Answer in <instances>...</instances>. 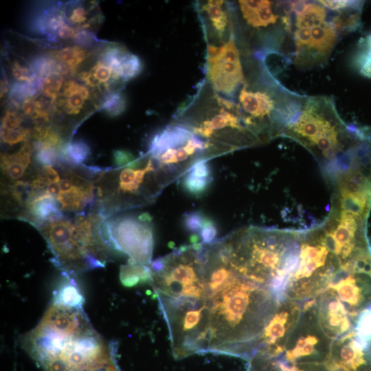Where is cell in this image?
Instances as JSON below:
<instances>
[{"instance_id": "6da1fadb", "label": "cell", "mask_w": 371, "mask_h": 371, "mask_svg": "<svg viewBox=\"0 0 371 371\" xmlns=\"http://www.w3.org/2000/svg\"><path fill=\"white\" fill-rule=\"evenodd\" d=\"M200 271L203 291L198 301L204 353L247 362L259 349L282 302L269 288L240 271L221 243L207 249Z\"/></svg>"}, {"instance_id": "7a4b0ae2", "label": "cell", "mask_w": 371, "mask_h": 371, "mask_svg": "<svg viewBox=\"0 0 371 371\" xmlns=\"http://www.w3.org/2000/svg\"><path fill=\"white\" fill-rule=\"evenodd\" d=\"M23 346L46 371H102L115 363L82 307L54 301L25 336Z\"/></svg>"}, {"instance_id": "3957f363", "label": "cell", "mask_w": 371, "mask_h": 371, "mask_svg": "<svg viewBox=\"0 0 371 371\" xmlns=\"http://www.w3.org/2000/svg\"><path fill=\"white\" fill-rule=\"evenodd\" d=\"M341 269L340 258L325 242L323 224L302 230L299 263L287 297L302 303L317 297Z\"/></svg>"}, {"instance_id": "277c9868", "label": "cell", "mask_w": 371, "mask_h": 371, "mask_svg": "<svg viewBox=\"0 0 371 371\" xmlns=\"http://www.w3.org/2000/svg\"><path fill=\"white\" fill-rule=\"evenodd\" d=\"M332 343L319 324L313 298L302 303L301 315L277 356L293 364L325 363L330 359Z\"/></svg>"}, {"instance_id": "5b68a950", "label": "cell", "mask_w": 371, "mask_h": 371, "mask_svg": "<svg viewBox=\"0 0 371 371\" xmlns=\"http://www.w3.org/2000/svg\"><path fill=\"white\" fill-rule=\"evenodd\" d=\"M149 223L132 216H124L100 222L98 232L106 246L129 256V264L148 266L154 244Z\"/></svg>"}, {"instance_id": "8992f818", "label": "cell", "mask_w": 371, "mask_h": 371, "mask_svg": "<svg viewBox=\"0 0 371 371\" xmlns=\"http://www.w3.org/2000/svg\"><path fill=\"white\" fill-rule=\"evenodd\" d=\"M207 78L216 91L226 95L233 93L244 81L239 52L232 37L221 47L208 46Z\"/></svg>"}, {"instance_id": "52a82bcc", "label": "cell", "mask_w": 371, "mask_h": 371, "mask_svg": "<svg viewBox=\"0 0 371 371\" xmlns=\"http://www.w3.org/2000/svg\"><path fill=\"white\" fill-rule=\"evenodd\" d=\"M63 218L47 222L42 228L54 260L67 272L86 269L84 258L75 239V225Z\"/></svg>"}, {"instance_id": "ba28073f", "label": "cell", "mask_w": 371, "mask_h": 371, "mask_svg": "<svg viewBox=\"0 0 371 371\" xmlns=\"http://www.w3.org/2000/svg\"><path fill=\"white\" fill-rule=\"evenodd\" d=\"M302 311V302L290 298L280 302L265 330L259 349L253 357H271L281 354L286 339L299 319Z\"/></svg>"}, {"instance_id": "9c48e42d", "label": "cell", "mask_w": 371, "mask_h": 371, "mask_svg": "<svg viewBox=\"0 0 371 371\" xmlns=\"http://www.w3.org/2000/svg\"><path fill=\"white\" fill-rule=\"evenodd\" d=\"M315 307L319 324L333 341L353 330V322L346 306L329 289H324L315 297Z\"/></svg>"}, {"instance_id": "30bf717a", "label": "cell", "mask_w": 371, "mask_h": 371, "mask_svg": "<svg viewBox=\"0 0 371 371\" xmlns=\"http://www.w3.org/2000/svg\"><path fill=\"white\" fill-rule=\"evenodd\" d=\"M337 31L332 23H324L311 29L308 47L297 53L296 62L302 65L319 63L326 58L337 41Z\"/></svg>"}, {"instance_id": "8fae6325", "label": "cell", "mask_w": 371, "mask_h": 371, "mask_svg": "<svg viewBox=\"0 0 371 371\" xmlns=\"http://www.w3.org/2000/svg\"><path fill=\"white\" fill-rule=\"evenodd\" d=\"M67 23L65 8L58 4L43 8L36 11L30 19V30L45 36L48 41H57L59 29Z\"/></svg>"}, {"instance_id": "7c38bea8", "label": "cell", "mask_w": 371, "mask_h": 371, "mask_svg": "<svg viewBox=\"0 0 371 371\" xmlns=\"http://www.w3.org/2000/svg\"><path fill=\"white\" fill-rule=\"evenodd\" d=\"M194 133L182 126H169L155 135L150 143L148 153L151 157H158L170 148L184 146Z\"/></svg>"}, {"instance_id": "4fadbf2b", "label": "cell", "mask_w": 371, "mask_h": 371, "mask_svg": "<svg viewBox=\"0 0 371 371\" xmlns=\"http://www.w3.org/2000/svg\"><path fill=\"white\" fill-rule=\"evenodd\" d=\"M30 214L38 222H50L63 217L55 196L47 191L41 193L31 192L27 200Z\"/></svg>"}, {"instance_id": "5bb4252c", "label": "cell", "mask_w": 371, "mask_h": 371, "mask_svg": "<svg viewBox=\"0 0 371 371\" xmlns=\"http://www.w3.org/2000/svg\"><path fill=\"white\" fill-rule=\"evenodd\" d=\"M240 10L247 23L254 27H266L276 23L271 3L266 0L239 1Z\"/></svg>"}, {"instance_id": "9a60e30c", "label": "cell", "mask_w": 371, "mask_h": 371, "mask_svg": "<svg viewBox=\"0 0 371 371\" xmlns=\"http://www.w3.org/2000/svg\"><path fill=\"white\" fill-rule=\"evenodd\" d=\"M239 101L243 110L251 115V120L269 116L274 109V101L267 93L249 91L245 87L240 92Z\"/></svg>"}, {"instance_id": "2e32d148", "label": "cell", "mask_w": 371, "mask_h": 371, "mask_svg": "<svg viewBox=\"0 0 371 371\" xmlns=\"http://www.w3.org/2000/svg\"><path fill=\"white\" fill-rule=\"evenodd\" d=\"M64 99H58L54 103L62 106L66 113L69 115L78 114L83 108L85 102L90 98L88 89L74 80L67 81L61 93Z\"/></svg>"}, {"instance_id": "e0dca14e", "label": "cell", "mask_w": 371, "mask_h": 371, "mask_svg": "<svg viewBox=\"0 0 371 371\" xmlns=\"http://www.w3.org/2000/svg\"><path fill=\"white\" fill-rule=\"evenodd\" d=\"M240 110L229 111L221 109L219 113L213 115L210 120L204 121L199 126L193 128L194 134L204 137L212 136L214 131L221 130L227 127L232 129H243L240 124Z\"/></svg>"}, {"instance_id": "ac0fdd59", "label": "cell", "mask_w": 371, "mask_h": 371, "mask_svg": "<svg viewBox=\"0 0 371 371\" xmlns=\"http://www.w3.org/2000/svg\"><path fill=\"white\" fill-rule=\"evenodd\" d=\"M291 9L296 13L297 29H312L324 23L326 11L319 3L296 1L291 4Z\"/></svg>"}, {"instance_id": "d6986e66", "label": "cell", "mask_w": 371, "mask_h": 371, "mask_svg": "<svg viewBox=\"0 0 371 371\" xmlns=\"http://www.w3.org/2000/svg\"><path fill=\"white\" fill-rule=\"evenodd\" d=\"M93 189V186L87 182L81 186L74 183L72 188L68 192L60 191L56 196V199L60 205V209L78 210L87 204H91L95 199Z\"/></svg>"}, {"instance_id": "ffe728a7", "label": "cell", "mask_w": 371, "mask_h": 371, "mask_svg": "<svg viewBox=\"0 0 371 371\" xmlns=\"http://www.w3.org/2000/svg\"><path fill=\"white\" fill-rule=\"evenodd\" d=\"M31 155L32 146L28 142L14 154L1 155V166L3 172L12 180L20 179L31 162Z\"/></svg>"}, {"instance_id": "44dd1931", "label": "cell", "mask_w": 371, "mask_h": 371, "mask_svg": "<svg viewBox=\"0 0 371 371\" xmlns=\"http://www.w3.org/2000/svg\"><path fill=\"white\" fill-rule=\"evenodd\" d=\"M362 7L363 2L358 1L355 5L340 10L332 23L336 30L343 32L356 30L361 25Z\"/></svg>"}, {"instance_id": "7402d4cb", "label": "cell", "mask_w": 371, "mask_h": 371, "mask_svg": "<svg viewBox=\"0 0 371 371\" xmlns=\"http://www.w3.org/2000/svg\"><path fill=\"white\" fill-rule=\"evenodd\" d=\"M49 55L65 64L69 68L70 73L74 74L78 65L89 56V52L84 47L74 45L52 52Z\"/></svg>"}, {"instance_id": "603a6c76", "label": "cell", "mask_w": 371, "mask_h": 371, "mask_svg": "<svg viewBox=\"0 0 371 371\" xmlns=\"http://www.w3.org/2000/svg\"><path fill=\"white\" fill-rule=\"evenodd\" d=\"M353 337L363 348L371 349V304L364 307L355 319Z\"/></svg>"}, {"instance_id": "cb8c5ba5", "label": "cell", "mask_w": 371, "mask_h": 371, "mask_svg": "<svg viewBox=\"0 0 371 371\" xmlns=\"http://www.w3.org/2000/svg\"><path fill=\"white\" fill-rule=\"evenodd\" d=\"M151 277L150 266L128 263L120 268V278L122 283L126 286H132L139 282H150Z\"/></svg>"}, {"instance_id": "d4e9b609", "label": "cell", "mask_w": 371, "mask_h": 371, "mask_svg": "<svg viewBox=\"0 0 371 371\" xmlns=\"http://www.w3.org/2000/svg\"><path fill=\"white\" fill-rule=\"evenodd\" d=\"M60 157L72 165L82 164L89 156L91 148L84 140L77 139L69 142L61 149Z\"/></svg>"}, {"instance_id": "484cf974", "label": "cell", "mask_w": 371, "mask_h": 371, "mask_svg": "<svg viewBox=\"0 0 371 371\" xmlns=\"http://www.w3.org/2000/svg\"><path fill=\"white\" fill-rule=\"evenodd\" d=\"M223 1H208L203 7L215 30L221 36L228 23V17L223 8Z\"/></svg>"}, {"instance_id": "4316f807", "label": "cell", "mask_w": 371, "mask_h": 371, "mask_svg": "<svg viewBox=\"0 0 371 371\" xmlns=\"http://www.w3.org/2000/svg\"><path fill=\"white\" fill-rule=\"evenodd\" d=\"M54 301L69 306L82 307L84 298L75 282L67 280L56 291Z\"/></svg>"}, {"instance_id": "83f0119b", "label": "cell", "mask_w": 371, "mask_h": 371, "mask_svg": "<svg viewBox=\"0 0 371 371\" xmlns=\"http://www.w3.org/2000/svg\"><path fill=\"white\" fill-rule=\"evenodd\" d=\"M41 80L32 82H14L9 91V99L13 106H19L22 104L25 99L34 97L41 89Z\"/></svg>"}, {"instance_id": "f1b7e54d", "label": "cell", "mask_w": 371, "mask_h": 371, "mask_svg": "<svg viewBox=\"0 0 371 371\" xmlns=\"http://www.w3.org/2000/svg\"><path fill=\"white\" fill-rule=\"evenodd\" d=\"M33 137L36 139L34 146L50 147L57 150L64 146L62 137L49 126H36L33 131Z\"/></svg>"}, {"instance_id": "f546056e", "label": "cell", "mask_w": 371, "mask_h": 371, "mask_svg": "<svg viewBox=\"0 0 371 371\" xmlns=\"http://www.w3.org/2000/svg\"><path fill=\"white\" fill-rule=\"evenodd\" d=\"M100 108L110 117L118 116L126 108V98L120 92H110L103 99Z\"/></svg>"}, {"instance_id": "4dcf8cb0", "label": "cell", "mask_w": 371, "mask_h": 371, "mask_svg": "<svg viewBox=\"0 0 371 371\" xmlns=\"http://www.w3.org/2000/svg\"><path fill=\"white\" fill-rule=\"evenodd\" d=\"M63 85V74L53 71L41 80V90L45 96L51 98L52 103H54L59 96Z\"/></svg>"}, {"instance_id": "1f68e13d", "label": "cell", "mask_w": 371, "mask_h": 371, "mask_svg": "<svg viewBox=\"0 0 371 371\" xmlns=\"http://www.w3.org/2000/svg\"><path fill=\"white\" fill-rule=\"evenodd\" d=\"M142 69L143 64L140 58L130 52L120 66L118 74L120 80H130L140 74Z\"/></svg>"}, {"instance_id": "d6a6232c", "label": "cell", "mask_w": 371, "mask_h": 371, "mask_svg": "<svg viewBox=\"0 0 371 371\" xmlns=\"http://www.w3.org/2000/svg\"><path fill=\"white\" fill-rule=\"evenodd\" d=\"M356 63L360 73L371 78V34L361 43Z\"/></svg>"}, {"instance_id": "836d02e7", "label": "cell", "mask_w": 371, "mask_h": 371, "mask_svg": "<svg viewBox=\"0 0 371 371\" xmlns=\"http://www.w3.org/2000/svg\"><path fill=\"white\" fill-rule=\"evenodd\" d=\"M21 109L23 113L32 119H41L46 121L49 120L48 111L42 102L36 99L35 96L25 99L21 104Z\"/></svg>"}, {"instance_id": "e575fe53", "label": "cell", "mask_w": 371, "mask_h": 371, "mask_svg": "<svg viewBox=\"0 0 371 371\" xmlns=\"http://www.w3.org/2000/svg\"><path fill=\"white\" fill-rule=\"evenodd\" d=\"M211 177L203 178L196 177L188 171L183 180V186L185 190L190 194L199 195L207 190V186L211 182Z\"/></svg>"}, {"instance_id": "d590c367", "label": "cell", "mask_w": 371, "mask_h": 371, "mask_svg": "<svg viewBox=\"0 0 371 371\" xmlns=\"http://www.w3.org/2000/svg\"><path fill=\"white\" fill-rule=\"evenodd\" d=\"M65 12L67 21L71 25L82 26L87 21L88 11L81 3H68Z\"/></svg>"}, {"instance_id": "8d00e7d4", "label": "cell", "mask_w": 371, "mask_h": 371, "mask_svg": "<svg viewBox=\"0 0 371 371\" xmlns=\"http://www.w3.org/2000/svg\"><path fill=\"white\" fill-rule=\"evenodd\" d=\"M139 186L135 179V170L131 168L122 170L120 175V190L124 193H135Z\"/></svg>"}, {"instance_id": "74e56055", "label": "cell", "mask_w": 371, "mask_h": 371, "mask_svg": "<svg viewBox=\"0 0 371 371\" xmlns=\"http://www.w3.org/2000/svg\"><path fill=\"white\" fill-rule=\"evenodd\" d=\"M30 135V130L21 126L10 131L1 128V140L10 146L16 144L23 141H26Z\"/></svg>"}, {"instance_id": "f35d334b", "label": "cell", "mask_w": 371, "mask_h": 371, "mask_svg": "<svg viewBox=\"0 0 371 371\" xmlns=\"http://www.w3.org/2000/svg\"><path fill=\"white\" fill-rule=\"evenodd\" d=\"M36 150L35 159L38 163L43 166L54 164L58 159L57 150L46 146H34Z\"/></svg>"}, {"instance_id": "ab89813d", "label": "cell", "mask_w": 371, "mask_h": 371, "mask_svg": "<svg viewBox=\"0 0 371 371\" xmlns=\"http://www.w3.org/2000/svg\"><path fill=\"white\" fill-rule=\"evenodd\" d=\"M11 71L12 76L20 82H32L39 80L34 76L30 67H26L17 60L12 62Z\"/></svg>"}, {"instance_id": "60d3db41", "label": "cell", "mask_w": 371, "mask_h": 371, "mask_svg": "<svg viewBox=\"0 0 371 371\" xmlns=\"http://www.w3.org/2000/svg\"><path fill=\"white\" fill-rule=\"evenodd\" d=\"M205 218L203 214L199 212H192L186 214L183 218L185 229L192 233H200Z\"/></svg>"}, {"instance_id": "b9f144b4", "label": "cell", "mask_w": 371, "mask_h": 371, "mask_svg": "<svg viewBox=\"0 0 371 371\" xmlns=\"http://www.w3.org/2000/svg\"><path fill=\"white\" fill-rule=\"evenodd\" d=\"M94 78L101 85L102 83L106 87L107 83L111 78L113 80V72L110 67H107L102 62L98 60L97 63L90 69Z\"/></svg>"}, {"instance_id": "7bdbcfd3", "label": "cell", "mask_w": 371, "mask_h": 371, "mask_svg": "<svg viewBox=\"0 0 371 371\" xmlns=\"http://www.w3.org/2000/svg\"><path fill=\"white\" fill-rule=\"evenodd\" d=\"M23 121L21 115L12 109H8L4 114L1 121V129L14 130L20 126Z\"/></svg>"}, {"instance_id": "ee69618b", "label": "cell", "mask_w": 371, "mask_h": 371, "mask_svg": "<svg viewBox=\"0 0 371 371\" xmlns=\"http://www.w3.org/2000/svg\"><path fill=\"white\" fill-rule=\"evenodd\" d=\"M77 45L82 47H89L98 41L95 34L87 29H78L73 38Z\"/></svg>"}, {"instance_id": "f6af8a7d", "label": "cell", "mask_w": 371, "mask_h": 371, "mask_svg": "<svg viewBox=\"0 0 371 371\" xmlns=\"http://www.w3.org/2000/svg\"><path fill=\"white\" fill-rule=\"evenodd\" d=\"M217 235V228L215 224L209 218H205L203 226L200 232L201 243L208 245L214 242Z\"/></svg>"}, {"instance_id": "bcb514c9", "label": "cell", "mask_w": 371, "mask_h": 371, "mask_svg": "<svg viewBox=\"0 0 371 371\" xmlns=\"http://www.w3.org/2000/svg\"><path fill=\"white\" fill-rule=\"evenodd\" d=\"M295 38L297 47V53L306 49L311 41V29H297L295 32Z\"/></svg>"}, {"instance_id": "7dc6e473", "label": "cell", "mask_w": 371, "mask_h": 371, "mask_svg": "<svg viewBox=\"0 0 371 371\" xmlns=\"http://www.w3.org/2000/svg\"><path fill=\"white\" fill-rule=\"evenodd\" d=\"M199 177L209 178L211 175V168L207 159H199L196 161L188 170Z\"/></svg>"}, {"instance_id": "c3c4849f", "label": "cell", "mask_w": 371, "mask_h": 371, "mask_svg": "<svg viewBox=\"0 0 371 371\" xmlns=\"http://www.w3.org/2000/svg\"><path fill=\"white\" fill-rule=\"evenodd\" d=\"M115 164L119 166H128L135 159L134 156L128 151L124 150H116L113 152Z\"/></svg>"}, {"instance_id": "681fc988", "label": "cell", "mask_w": 371, "mask_h": 371, "mask_svg": "<svg viewBox=\"0 0 371 371\" xmlns=\"http://www.w3.org/2000/svg\"><path fill=\"white\" fill-rule=\"evenodd\" d=\"M358 1L329 0L319 1L323 6L333 10H341L355 5Z\"/></svg>"}, {"instance_id": "f907efd6", "label": "cell", "mask_w": 371, "mask_h": 371, "mask_svg": "<svg viewBox=\"0 0 371 371\" xmlns=\"http://www.w3.org/2000/svg\"><path fill=\"white\" fill-rule=\"evenodd\" d=\"M41 175L45 178L49 186L53 183H58L60 178L58 172L51 166H43Z\"/></svg>"}, {"instance_id": "816d5d0a", "label": "cell", "mask_w": 371, "mask_h": 371, "mask_svg": "<svg viewBox=\"0 0 371 371\" xmlns=\"http://www.w3.org/2000/svg\"><path fill=\"white\" fill-rule=\"evenodd\" d=\"M77 31L78 30L75 29L68 23H66L59 29L57 36L63 40L74 38Z\"/></svg>"}, {"instance_id": "f5cc1de1", "label": "cell", "mask_w": 371, "mask_h": 371, "mask_svg": "<svg viewBox=\"0 0 371 371\" xmlns=\"http://www.w3.org/2000/svg\"><path fill=\"white\" fill-rule=\"evenodd\" d=\"M58 186L60 192H68L72 188L74 183L71 179H63L58 183Z\"/></svg>"}, {"instance_id": "db71d44e", "label": "cell", "mask_w": 371, "mask_h": 371, "mask_svg": "<svg viewBox=\"0 0 371 371\" xmlns=\"http://www.w3.org/2000/svg\"><path fill=\"white\" fill-rule=\"evenodd\" d=\"M9 90L7 79L3 77L1 80V98H3Z\"/></svg>"}, {"instance_id": "11a10c76", "label": "cell", "mask_w": 371, "mask_h": 371, "mask_svg": "<svg viewBox=\"0 0 371 371\" xmlns=\"http://www.w3.org/2000/svg\"><path fill=\"white\" fill-rule=\"evenodd\" d=\"M46 191L54 196H57L60 190L58 183H53L46 188Z\"/></svg>"}]
</instances>
